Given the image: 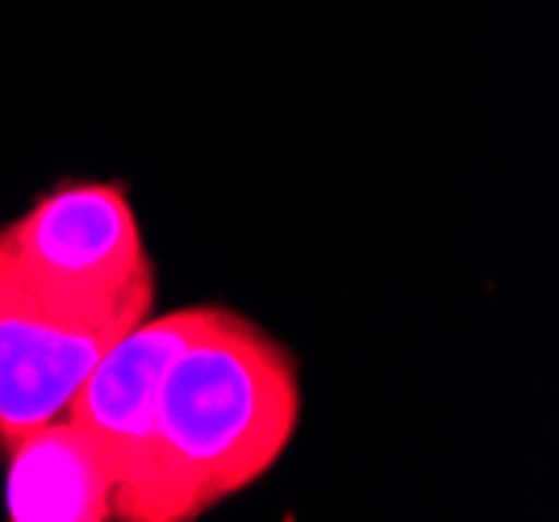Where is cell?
Here are the masks:
<instances>
[{
  "instance_id": "cell-1",
  "label": "cell",
  "mask_w": 559,
  "mask_h": 522,
  "mask_svg": "<svg viewBox=\"0 0 559 522\" xmlns=\"http://www.w3.org/2000/svg\"><path fill=\"white\" fill-rule=\"evenodd\" d=\"M297 423L301 377L288 347L210 306L159 384L146 522H188L251 489L276 468Z\"/></svg>"
},
{
  "instance_id": "cell-2",
  "label": "cell",
  "mask_w": 559,
  "mask_h": 522,
  "mask_svg": "<svg viewBox=\"0 0 559 522\" xmlns=\"http://www.w3.org/2000/svg\"><path fill=\"white\" fill-rule=\"evenodd\" d=\"M0 263L43 306L88 327H134L155 301L139 214L114 180L43 192L0 230Z\"/></svg>"
},
{
  "instance_id": "cell-3",
  "label": "cell",
  "mask_w": 559,
  "mask_h": 522,
  "mask_svg": "<svg viewBox=\"0 0 559 522\" xmlns=\"http://www.w3.org/2000/svg\"><path fill=\"white\" fill-rule=\"evenodd\" d=\"M210 306L146 313L105 347V356L80 380L68 418L93 439L114 468L117 519L146 522L151 460H155V402L171 356L205 322Z\"/></svg>"
},
{
  "instance_id": "cell-4",
  "label": "cell",
  "mask_w": 559,
  "mask_h": 522,
  "mask_svg": "<svg viewBox=\"0 0 559 522\" xmlns=\"http://www.w3.org/2000/svg\"><path fill=\"white\" fill-rule=\"evenodd\" d=\"M130 327H88L43 306L0 263V448L68 414L80 380Z\"/></svg>"
},
{
  "instance_id": "cell-5",
  "label": "cell",
  "mask_w": 559,
  "mask_h": 522,
  "mask_svg": "<svg viewBox=\"0 0 559 522\" xmlns=\"http://www.w3.org/2000/svg\"><path fill=\"white\" fill-rule=\"evenodd\" d=\"M4 510L13 522H109L114 468L68 414L4 443Z\"/></svg>"
}]
</instances>
